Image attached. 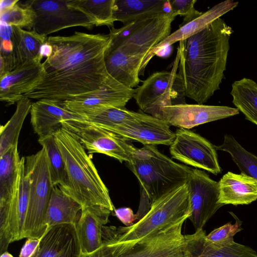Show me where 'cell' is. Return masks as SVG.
I'll list each match as a JSON object with an SVG mask.
<instances>
[{"mask_svg":"<svg viewBox=\"0 0 257 257\" xmlns=\"http://www.w3.org/2000/svg\"><path fill=\"white\" fill-rule=\"evenodd\" d=\"M239 113V111L236 107L183 103L163 107L162 119L170 125L189 130L200 124L233 116Z\"/></svg>","mask_w":257,"mask_h":257,"instance_id":"cell-14","label":"cell"},{"mask_svg":"<svg viewBox=\"0 0 257 257\" xmlns=\"http://www.w3.org/2000/svg\"><path fill=\"white\" fill-rule=\"evenodd\" d=\"M140 112L129 110L125 107H111L79 115L87 122L110 131L136 118Z\"/></svg>","mask_w":257,"mask_h":257,"instance_id":"cell-35","label":"cell"},{"mask_svg":"<svg viewBox=\"0 0 257 257\" xmlns=\"http://www.w3.org/2000/svg\"><path fill=\"white\" fill-rule=\"evenodd\" d=\"M182 221L168 228L161 241L147 257H180L179 242L182 235Z\"/></svg>","mask_w":257,"mask_h":257,"instance_id":"cell-37","label":"cell"},{"mask_svg":"<svg viewBox=\"0 0 257 257\" xmlns=\"http://www.w3.org/2000/svg\"><path fill=\"white\" fill-rule=\"evenodd\" d=\"M191 203L189 219L195 231L202 229L207 222L223 205L218 202V182L204 171L192 169L186 182Z\"/></svg>","mask_w":257,"mask_h":257,"instance_id":"cell-13","label":"cell"},{"mask_svg":"<svg viewBox=\"0 0 257 257\" xmlns=\"http://www.w3.org/2000/svg\"><path fill=\"white\" fill-rule=\"evenodd\" d=\"M62 127L69 131L90 154L100 153L120 162H128L138 148L117 134L87 122L82 118L62 121Z\"/></svg>","mask_w":257,"mask_h":257,"instance_id":"cell-9","label":"cell"},{"mask_svg":"<svg viewBox=\"0 0 257 257\" xmlns=\"http://www.w3.org/2000/svg\"><path fill=\"white\" fill-rule=\"evenodd\" d=\"M134 89L125 86L106 88L63 102L71 112L81 115L111 107H125L133 98Z\"/></svg>","mask_w":257,"mask_h":257,"instance_id":"cell-19","label":"cell"},{"mask_svg":"<svg viewBox=\"0 0 257 257\" xmlns=\"http://www.w3.org/2000/svg\"><path fill=\"white\" fill-rule=\"evenodd\" d=\"M38 142L46 151L53 186H59L65 191L68 186L65 164L54 134L39 137Z\"/></svg>","mask_w":257,"mask_h":257,"instance_id":"cell-32","label":"cell"},{"mask_svg":"<svg viewBox=\"0 0 257 257\" xmlns=\"http://www.w3.org/2000/svg\"><path fill=\"white\" fill-rule=\"evenodd\" d=\"M0 257H13V256L8 251H6L2 253Z\"/></svg>","mask_w":257,"mask_h":257,"instance_id":"cell-43","label":"cell"},{"mask_svg":"<svg viewBox=\"0 0 257 257\" xmlns=\"http://www.w3.org/2000/svg\"><path fill=\"white\" fill-rule=\"evenodd\" d=\"M175 134L169 149L173 158L215 175L221 172L216 146L188 129L179 128Z\"/></svg>","mask_w":257,"mask_h":257,"instance_id":"cell-12","label":"cell"},{"mask_svg":"<svg viewBox=\"0 0 257 257\" xmlns=\"http://www.w3.org/2000/svg\"><path fill=\"white\" fill-rule=\"evenodd\" d=\"M168 228L146 236L137 242H119L113 236L111 227L104 226L101 246L89 253L80 252L79 257H147L161 241Z\"/></svg>","mask_w":257,"mask_h":257,"instance_id":"cell-17","label":"cell"},{"mask_svg":"<svg viewBox=\"0 0 257 257\" xmlns=\"http://www.w3.org/2000/svg\"><path fill=\"white\" fill-rule=\"evenodd\" d=\"M13 30V51L11 59L14 69L26 63L40 60L43 57L41 48L47 37L41 35L34 30H26L12 26Z\"/></svg>","mask_w":257,"mask_h":257,"instance_id":"cell-28","label":"cell"},{"mask_svg":"<svg viewBox=\"0 0 257 257\" xmlns=\"http://www.w3.org/2000/svg\"><path fill=\"white\" fill-rule=\"evenodd\" d=\"M25 167L29 191L24 238L40 239L47 229L44 218L53 187L45 149L42 148L36 154L25 157Z\"/></svg>","mask_w":257,"mask_h":257,"instance_id":"cell-7","label":"cell"},{"mask_svg":"<svg viewBox=\"0 0 257 257\" xmlns=\"http://www.w3.org/2000/svg\"><path fill=\"white\" fill-rule=\"evenodd\" d=\"M46 42L52 49L43 62L45 75L22 98L63 102L101 89L124 86L105 67L104 56L111 43L109 34L75 32L68 36L48 37Z\"/></svg>","mask_w":257,"mask_h":257,"instance_id":"cell-1","label":"cell"},{"mask_svg":"<svg viewBox=\"0 0 257 257\" xmlns=\"http://www.w3.org/2000/svg\"><path fill=\"white\" fill-rule=\"evenodd\" d=\"M30 112L33 130L39 137L53 134L64 120L81 117L67 109L63 102L47 99L32 102Z\"/></svg>","mask_w":257,"mask_h":257,"instance_id":"cell-22","label":"cell"},{"mask_svg":"<svg viewBox=\"0 0 257 257\" xmlns=\"http://www.w3.org/2000/svg\"><path fill=\"white\" fill-rule=\"evenodd\" d=\"M53 134L65 164L68 186L65 191L82 207L96 205L114 210L107 188L79 140L63 127Z\"/></svg>","mask_w":257,"mask_h":257,"instance_id":"cell-3","label":"cell"},{"mask_svg":"<svg viewBox=\"0 0 257 257\" xmlns=\"http://www.w3.org/2000/svg\"><path fill=\"white\" fill-rule=\"evenodd\" d=\"M172 12L169 0H115L114 17L123 25L136 20Z\"/></svg>","mask_w":257,"mask_h":257,"instance_id":"cell-27","label":"cell"},{"mask_svg":"<svg viewBox=\"0 0 257 257\" xmlns=\"http://www.w3.org/2000/svg\"><path fill=\"white\" fill-rule=\"evenodd\" d=\"M179 61V53L177 50L170 71L154 72L134 89L133 98L142 111L162 119L163 107L172 105V100L179 95L185 96L178 75Z\"/></svg>","mask_w":257,"mask_h":257,"instance_id":"cell-8","label":"cell"},{"mask_svg":"<svg viewBox=\"0 0 257 257\" xmlns=\"http://www.w3.org/2000/svg\"><path fill=\"white\" fill-rule=\"evenodd\" d=\"M115 215L126 227L134 224V222L138 219L137 215L129 207H121L114 209Z\"/></svg>","mask_w":257,"mask_h":257,"instance_id":"cell-40","label":"cell"},{"mask_svg":"<svg viewBox=\"0 0 257 257\" xmlns=\"http://www.w3.org/2000/svg\"><path fill=\"white\" fill-rule=\"evenodd\" d=\"M216 148L229 153L241 173L257 180V156L244 149L232 136L225 135L223 143Z\"/></svg>","mask_w":257,"mask_h":257,"instance_id":"cell-34","label":"cell"},{"mask_svg":"<svg viewBox=\"0 0 257 257\" xmlns=\"http://www.w3.org/2000/svg\"><path fill=\"white\" fill-rule=\"evenodd\" d=\"M238 2L233 0H226L220 2L209 9L194 20L181 26L154 47L149 54L145 63L147 66L151 59L165 47L177 42L183 41L211 24L222 16L233 10Z\"/></svg>","mask_w":257,"mask_h":257,"instance_id":"cell-23","label":"cell"},{"mask_svg":"<svg viewBox=\"0 0 257 257\" xmlns=\"http://www.w3.org/2000/svg\"><path fill=\"white\" fill-rule=\"evenodd\" d=\"M184 257H257L250 247L235 241L219 245L206 238L203 229L184 235Z\"/></svg>","mask_w":257,"mask_h":257,"instance_id":"cell-21","label":"cell"},{"mask_svg":"<svg viewBox=\"0 0 257 257\" xmlns=\"http://www.w3.org/2000/svg\"><path fill=\"white\" fill-rule=\"evenodd\" d=\"M20 161L18 146L0 155V206L8 204L11 200Z\"/></svg>","mask_w":257,"mask_h":257,"instance_id":"cell-30","label":"cell"},{"mask_svg":"<svg viewBox=\"0 0 257 257\" xmlns=\"http://www.w3.org/2000/svg\"><path fill=\"white\" fill-rule=\"evenodd\" d=\"M109 131L127 141H137L144 146H170L175 136L165 120L143 111L136 118Z\"/></svg>","mask_w":257,"mask_h":257,"instance_id":"cell-15","label":"cell"},{"mask_svg":"<svg viewBox=\"0 0 257 257\" xmlns=\"http://www.w3.org/2000/svg\"><path fill=\"white\" fill-rule=\"evenodd\" d=\"M229 213L235 219L234 223L229 222L214 229L206 235L208 240L219 245L227 244L234 241V236L243 229L242 221L232 212Z\"/></svg>","mask_w":257,"mask_h":257,"instance_id":"cell-38","label":"cell"},{"mask_svg":"<svg viewBox=\"0 0 257 257\" xmlns=\"http://www.w3.org/2000/svg\"><path fill=\"white\" fill-rule=\"evenodd\" d=\"M40 242L37 238H28L21 249L19 257H31L35 251Z\"/></svg>","mask_w":257,"mask_h":257,"instance_id":"cell-41","label":"cell"},{"mask_svg":"<svg viewBox=\"0 0 257 257\" xmlns=\"http://www.w3.org/2000/svg\"><path fill=\"white\" fill-rule=\"evenodd\" d=\"M191 212L190 195L186 183L155 200L147 213L128 227L111 226L119 242H137L146 236L188 219Z\"/></svg>","mask_w":257,"mask_h":257,"instance_id":"cell-5","label":"cell"},{"mask_svg":"<svg viewBox=\"0 0 257 257\" xmlns=\"http://www.w3.org/2000/svg\"><path fill=\"white\" fill-rule=\"evenodd\" d=\"M32 102L23 97L17 103L16 109L11 118L0 128V155L10 148L18 146L20 132Z\"/></svg>","mask_w":257,"mask_h":257,"instance_id":"cell-31","label":"cell"},{"mask_svg":"<svg viewBox=\"0 0 257 257\" xmlns=\"http://www.w3.org/2000/svg\"><path fill=\"white\" fill-rule=\"evenodd\" d=\"M178 15L173 13L142 18L116 29L110 28L108 49H117L140 60L141 74L152 49L171 34L172 23Z\"/></svg>","mask_w":257,"mask_h":257,"instance_id":"cell-6","label":"cell"},{"mask_svg":"<svg viewBox=\"0 0 257 257\" xmlns=\"http://www.w3.org/2000/svg\"><path fill=\"white\" fill-rule=\"evenodd\" d=\"M233 32L220 18L179 42L178 75L185 96L203 104L219 89Z\"/></svg>","mask_w":257,"mask_h":257,"instance_id":"cell-2","label":"cell"},{"mask_svg":"<svg viewBox=\"0 0 257 257\" xmlns=\"http://www.w3.org/2000/svg\"><path fill=\"white\" fill-rule=\"evenodd\" d=\"M112 211L100 205L83 207L80 218L75 225L80 252L89 253L102 243V228L109 221Z\"/></svg>","mask_w":257,"mask_h":257,"instance_id":"cell-20","label":"cell"},{"mask_svg":"<svg viewBox=\"0 0 257 257\" xmlns=\"http://www.w3.org/2000/svg\"><path fill=\"white\" fill-rule=\"evenodd\" d=\"M34 11L35 19L32 30L47 37L62 29L82 27L91 30L93 21L80 11L70 6L68 0L26 1Z\"/></svg>","mask_w":257,"mask_h":257,"instance_id":"cell-11","label":"cell"},{"mask_svg":"<svg viewBox=\"0 0 257 257\" xmlns=\"http://www.w3.org/2000/svg\"><path fill=\"white\" fill-rule=\"evenodd\" d=\"M126 165L136 176L150 205L164 194L186 183L192 170L152 145L138 148Z\"/></svg>","mask_w":257,"mask_h":257,"instance_id":"cell-4","label":"cell"},{"mask_svg":"<svg viewBox=\"0 0 257 257\" xmlns=\"http://www.w3.org/2000/svg\"><path fill=\"white\" fill-rule=\"evenodd\" d=\"M19 1L18 0H1L0 12L12 7Z\"/></svg>","mask_w":257,"mask_h":257,"instance_id":"cell-42","label":"cell"},{"mask_svg":"<svg viewBox=\"0 0 257 257\" xmlns=\"http://www.w3.org/2000/svg\"><path fill=\"white\" fill-rule=\"evenodd\" d=\"M68 3L91 19L95 26L113 27L115 0H68Z\"/></svg>","mask_w":257,"mask_h":257,"instance_id":"cell-33","label":"cell"},{"mask_svg":"<svg viewBox=\"0 0 257 257\" xmlns=\"http://www.w3.org/2000/svg\"><path fill=\"white\" fill-rule=\"evenodd\" d=\"M29 181L25 157L21 158L13 193L8 205L0 207V253L10 243L24 238V225L29 202Z\"/></svg>","mask_w":257,"mask_h":257,"instance_id":"cell-10","label":"cell"},{"mask_svg":"<svg viewBox=\"0 0 257 257\" xmlns=\"http://www.w3.org/2000/svg\"><path fill=\"white\" fill-rule=\"evenodd\" d=\"M45 73L40 60L26 63L7 73L0 77V100L8 105L17 103L41 82Z\"/></svg>","mask_w":257,"mask_h":257,"instance_id":"cell-16","label":"cell"},{"mask_svg":"<svg viewBox=\"0 0 257 257\" xmlns=\"http://www.w3.org/2000/svg\"><path fill=\"white\" fill-rule=\"evenodd\" d=\"M82 206L60 186H53L44 218L46 228L61 224L76 225Z\"/></svg>","mask_w":257,"mask_h":257,"instance_id":"cell-25","label":"cell"},{"mask_svg":"<svg viewBox=\"0 0 257 257\" xmlns=\"http://www.w3.org/2000/svg\"><path fill=\"white\" fill-rule=\"evenodd\" d=\"M104 62L109 74L119 83L129 88L137 86L141 81L142 62L120 50L108 49Z\"/></svg>","mask_w":257,"mask_h":257,"instance_id":"cell-26","label":"cell"},{"mask_svg":"<svg viewBox=\"0 0 257 257\" xmlns=\"http://www.w3.org/2000/svg\"><path fill=\"white\" fill-rule=\"evenodd\" d=\"M219 203L248 205L257 200V180L243 173L228 172L218 182Z\"/></svg>","mask_w":257,"mask_h":257,"instance_id":"cell-24","label":"cell"},{"mask_svg":"<svg viewBox=\"0 0 257 257\" xmlns=\"http://www.w3.org/2000/svg\"><path fill=\"white\" fill-rule=\"evenodd\" d=\"M230 94L236 108L246 119L257 125V83L247 78L235 81Z\"/></svg>","mask_w":257,"mask_h":257,"instance_id":"cell-29","label":"cell"},{"mask_svg":"<svg viewBox=\"0 0 257 257\" xmlns=\"http://www.w3.org/2000/svg\"><path fill=\"white\" fill-rule=\"evenodd\" d=\"M172 11L177 15L183 17V21L180 26L194 20L202 14L194 7L196 0H169Z\"/></svg>","mask_w":257,"mask_h":257,"instance_id":"cell-39","label":"cell"},{"mask_svg":"<svg viewBox=\"0 0 257 257\" xmlns=\"http://www.w3.org/2000/svg\"><path fill=\"white\" fill-rule=\"evenodd\" d=\"M1 22L9 25L32 30L35 19V14L26 2L19 1L12 7L0 12Z\"/></svg>","mask_w":257,"mask_h":257,"instance_id":"cell-36","label":"cell"},{"mask_svg":"<svg viewBox=\"0 0 257 257\" xmlns=\"http://www.w3.org/2000/svg\"><path fill=\"white\" fill-rule=\"evenodd\" d=\"M80 253L75 225L61 224L46 229L31 257H79Z\"/></svg>","mask_w":257,"mask_h":257,"instance_id":"cell-18","label":"cell"}]
</instances>
